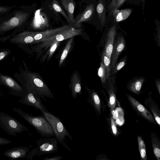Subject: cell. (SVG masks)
Wrapping results in <instances>:
<instances>
[{"mask_svg":"<svg viewBox=\"0 0 160 160\" xmlns=\"http://www.w3.org/2000/svg\"><path fill=\"white\" fill-rule=\"evenodd\" d=\"M42 2V0H40Z\"/></svg>","mask_w":160,"mask_h":160,"instance_id":"cell-45","label":"cell"},{"mask_svg":"<svg viewBox=\"0 0 160 160\" xmlns=\"http://www.w3.org/2000/svg\"><path fill=\"white\" fill-rule=\"evenodd\" d=\"M69 87L71 91L72 98L75 99L77 98V94H82L81 82L79 77L77 73L73 74L71 79Z\"/></svg>","mask_w":160,"mask_h":160,"instance_id":"cell-20","label":"cell"},{"mask_svg":"<svg viewBox=\"0 0 160 160\" xmlns=\"http://www.w3.org/2000/svg\"><path fill=\"white\" fill-rule=\"evenodd\" d=\"M41 6L46 9L52 16L53 21L56 23L61 22L64 24L60 15L64 18L68 24L73 26V23L70 20L66 13L57 0H44L42 1Z\"/></svg>","mask_w":160,"mask_h":160,"instance_id":"cell-6","label":"cell"},{"mask_svg":"<svg viewBox=\"0 0 160 160\" xmlns=\"http://www.w3.org/2000/svg\"><path fill=\"white\" fill-rule=\"evenodd\" d=\"M125 40L122 36L120 35L115 39L111 55V72L116 63L119 56L125 49Z\"/></svg>","mask_w":160,"mask_h":160,"instance_id":"cell-10","label":"cell"},{"mask_svg":"<svg viewBox=\"0 0 160 160\" xmlns=\"http://www.w3.org/2000/svg\"><path fill=\"white\" fill-rule=\"evenodd\" d=\"M73 40V37L70 38L67 43L63 51L60 58L59 62V64L60 65L62 64L67 57V56L72 46Z\"/></svg>","mask_w":160,"mask_h":160,"instance_id":"cell-24","label":"cell"},{"mask_svg":"<svg viewBox=\"0 0 160 160\" xmlns=\"http://www.w3.org/2000/svg\"><path fill=\"white\" fill-rule=\"evenodd\" d=\"M15 6H0V17L6 15L9 13Z\"/></svg>","mask_w":160,"mask_h":160,"instance_id":"cell-31","label":"cell"},{"mask_svg":"<svg viewBox=\"0 0 160 160\" xmlns=\"http://www.w3.org/2000/svg\"><path fill=\"white\" fill-rule=\"evenodd\" d=\"M0 81L4 85L13 91L18 92L22 91V87L14 79L9 76L0 74Z\"/></svg>","mask_w":160,"mask_h":160,"instance_id":"cell-19","label":"cell"},{"mask_svg":"<svg viewBox=\"0 0 160 160\" xmlns=\"http://www.w3.org/2000/svg\"><path fill=\"white\" fill-rule=\"evenodd\" d=\"M112 112L113 115V118L115 120L117 118V117L115 111L113 110L112 111Z\"/></svg>","mask_w":160,"mask_h":160,"instance_id":"cell-43","label":"cell"},{"mask_svg":"<svg viewBox=\"0 0 160 160\" xmlns=\"http://www.w3.org/2000/svg\"><path fill=\"white\" fill-rule=\"evenodd\" d=\"M62 157L60 156H55L52 157H46L43 160H61Z\"/></svg>","mask_w":160,"mask_h":160,"instance_id":"cell-38","label":"cell"},{"mask_svg":"<svg viewBox=\"0 0 160 160\" xmlns=\"http://www.w3.org/2000/svg\"><path fill=\"white\" fill-rule=\"evenodd\" d=\"M35 32L22 31L15 34L9 39L12 44H30L34 43V35Z\"/></svg>","mask_w":160,"mask_h":160,"instance_id":"cell-11","label":"cell"},{"mask_svg":"<svg viewBox=\"0 0 160 160\" xmlns=\"http://www.w3.org/2000/svg\"><path fill=\"white\" fill-rule=\"evenodd\" d=\"M156 87L158 89L159 93H160V83L159 81H157L156 82Z\"/></svg>","mask_w":160,"mask_h":160,"instance_id":"cell-41","label":"cell"},{"mask_svg":"<svg viewBox=\"0 0 160 160\" xmlns=\"http://www.w3.org/2000/svg\"><path fill=\"white\" fill-rule=\"evenodd\" d=\"M102 62L106 68L107 76L109 79L111 73V60L109 58L103 51L102 54Z\"/></svg>","mask_w":160,"mask_h":160,"instance_id":"cell-26","label":"cell"},{"mask_svg":"<svg viewBox=\"0 0 160 160\" xmlns=\"http://www.w3.org/2000/svg\"><path fill=\"white\" fill-rule=\"evenodd\" d=\"M41 112L51 124L58 142L61 144L68 150L70 151L65 142V138L66 136H67L70 140H72V137L65 128L61 120L48 110Z\"/></svg>","mask_w":160,"mask_h":160,"instance_id":"cell-3","label":"cell"},{"mask_svg":"<svg viewBox=\"0 0 160 160\" xmlns=\"http://www.w3.org/2000/svg\"><path fill=\"white\" fill-rule=\"evenodd\" d=\"M37 145V155L51 154L58 151V141L56 138H41L36 141Z\"/></svg>","mask_w":160,"mask_h":160,"instance_id":"cell-9","label":"cell"},{"mask_svg":"<svg viewBox=\"0 0 160 160\" xmlns=\"http://www.w3.org/2000/svg\"><path fill=\"white\" fill-rule=\"evenodd\" d=\"M132 11V9L129 8L122 10H114L111 16L112 21L118 23L126 19L130 16Z\"/></svg>","mask_w":160,"mask_h":160,"instance_id":"cell-21","label":"cell"},{"mask_svg":"<svg viewBox=\"0 0 160 160\" xmlns=\"http://www.w3.org/2000/svg\"><path fill=\"white\" fill-rule=\"evenodd\" d=\"M10 52L11 50L10 49H5L0 51V61L6 57Z\"/></svg>","mask_w":160,"mask_h":160,"instance_id":"cell-34","label":"cell"},{"mask_svg":"<svg viewBox=\"0 0 160 160\" xmlns=\"http://www.w3.org/2000/svg\"><path fill=\"white\" fill-rule=\"evenodd\" d=\"M97 1L83 5L74 18L73 26L81 28L82 23L91 21L96 13V8Z\"/></svg>","mask_w":160,"mask_h":160,"instance_id":"cell-7","label":"cell"},{"mask_svg":"<svg viewBox=\"0 0 160 160\" xmlns=\"http://www.w3.org/2000/svg\"><path fill=\"white\" fill-rule=\"evenodd\" d=\"M52 19L49 13L40 6V8L34 12L29 23L37 28L43 29L50 27Z\"/></svg>","mask_w":160,"mask_h":160,"instance_id":"cell-8","label":"cell"},{"mask_svg":"<svg viewBox=\"0 0 160 160\" xmlns=\"http://www.w3.org/2000/svg\"><path fill=\"white\" fill-rule=\"evenodd\" d=\"M111 126L113 133L114 134H116L117 133V129L114 122L112 119L111 120Z\"/></svg>","mask_w":160,"mask_h":160,"instance_id":"cell-39","label":"cell"},{"mask_svg":"<svg viewBox=\"0 0 160 160\" xmlns=\"http://www.w3.org/2000/svg\"></svg>","mask_w":160,"mask_h":160,"instance_id":"cell-46","label":"cell"},{"mask_svg":"<svg viewBox=\"0 0 160 160\" xmlns=\"http://www.w3.org/2000/svg\"><path fill=\"white\" fill-rule=\"evenodd\" d=\"M127 96L132 105L136 110L141 115H142L147 119L152 122L154 121L152 116L142 105L139 103L130 95L128 94Z\"/></svg>","mask_w":160,"mask_h":160,"instance_id":"cell-18","label":"cell"},{"mask_svg":"<svg viewBox=\"0 0 160 160\" xmlns=\"http://www.w3.org/2000/svg\"><path fill=\"white\" fill-rule=\"evenodd\" d=\"M0 127L10 135L16 136L28 129L13 117L3 112H0Z\"/></svg>","mask_w":160,"mask_h":160,"instance_id":"cell-5","label":"cell"},{"mask_svg":"<svg viewBox=\"0 0 160 160\" xmlns=\"http://www.w3.org/2000/svg\"><path fill=\"white\" fill-rule=\"evenodd\" d=\"M37 3L15 6L0 22V36L13 31L9 35L12 37L17 33L23 31L29 24L34 12L37 10Z\"/></svg>","mask_w":160,"mask_h":160,"instance_id":"cell-1","label":"cell"},{"mask_svg":"<svg viewBox=\"0 0 160 160\" xmlns=\"http://www.w3.org/2000/svg\"><path fill=\"white\" fill-rule=\"evenodd\" d=\"M13 111L33 126L42 137L48 138L55 136L51 124L43 115L33 116L23 112L21 108H13Z\"/></svg>","mask_w":160,"mask_h":160,"instance_id":"cell-2","label":"cell"},{"mask_svg":"<svg viewBox=\"0 0 160 160\" xmlns=\"http://www.w3.org/2000/svg\"><path fill=\"white\" fill-rule=\"evenodd\" d=\"M145 80L143 78H139L135 79L129 84L128 89L134 93H138L140 91Z\"/></svg>","mask_w":160,"mask_h":160,"instance_id":"cell-22","label":"cell"},{"mask_svg":"<svg viewBox=\"0 0 160 160\" xmlns=\"http://www.w3.org/2000/svg\"><path fill=\"white\" fill-rule=\"evenodd\" d=\"M82 29L81 28L71 27L52 36L54 40L61 42L75 36L81 34Z\"/></svg>","mask_w":160,"mask_h":160,"instance_id":"cell-14","label":"cell"},{"mask_svg":"<svg viewBox=\"0 0 160 160\" xmlns=\"http://www.w3.org/2000/svg\"><path fill=\"white\" fill-rule=\"evenodd\" d=\"M27 74L30 82L32 84V89L28 91L45 100V97L49 98H54V96L49 87L37 73L29 72Z\"/></svg>","mask_w":160,"mask_h":160,"instance_id":"cell-4","label":"cell"},{"mask_svg":"<svg viewBox=\"0 0 160 160\" xmlns=\"http://www.w3.org/2000/svg\"><path fill=\"white\" fill-rule=\"evenodd\" d=\"M90 98L88 102L93 105L97 109H99L100 106V100L97 93L94 91L89 92Z\"/></svg>","mask_w":160,"mask_h":160,"instance_id":"cell-25","label":"cell"},{"mask_svg":"<svg viewBox=\"0 0 160 160\" xmlns=\"http://www.w3.org/2000/svg\"><path fill=\"white\" fill-rule=\"evenodd\" d=\"M8 39V38L7 36L4 37H0V42H5Z\"/></svg>","mask_w":160,"mask_h":160,"instance_id":"cell-42","label":"cell"},{"mask_svg":"<svg viewBox=\"0 0 160 160\" xmlns=\"http://www.w3.org/2000/svg\"><path fill=\"white\" fill-rule=\"evenodd\" d=\"M146 0H141L142 7V10H144Z\"/></svg>","mask_w":160,"mask_h":160,"instance_id":"cell-40","label":"cell"},{"mask_svg":"<svg viewBox=\"0 0 160 160\" xmlns=\"http://www.w3.org/2000/svg\"><path fill=\"white\" fill-rule=\"evenodd\" d=\"M38 147H36L32 149L27 155V159L32 160L33 157L35 155H37Z\"/></svg>","mask_w":160,"mask_h":160,"instance_id":"cell-33","label":"cell"},{"mask_svg":"<svg viewBox=\"0 0 160 160\" xmlns=\"http://www.w3.org/2000/svg\"><path fill=\"white\" fill-rule=\"evenodd\" d=\"M71 27L73 26L71 25L67 24L53 29H48L43 32H35L34 35V42L43 41L49 37Z\"/></svg>","mask_w":160,"mask_h":160,"instance_id":"cell-13","label":"cell"},{"mask_svg":"<svg viewBox=\"0 0 160 160\" xmlns=\"http://www.w3.org/2000/svg\"><path fill=\"white\" fill-rule=\"evenodd\" d=\"M127 58V56H125L120 61L115 64L111 71L112 74H115L125 65Z\"/></svg>","mask_w":160,"mask_h":160,"instance_id":"cell-30","label":"cell"},{"mask_svg":"<svg viewBox=\"0 0 160 160\" xmlns=\"http://www.w3.org/2000/svg\"><path fill=\"white\" fill-rule=\"evenodd\" d=\"M12 141L0 137V145L8 144L12 142Z\"/></svg>","mask_w":160,"mask_h":160,"instance_id":"cell-36","label":"cell"},{"mask_svg":"<svg viewBox=\"0 0 160 160\" xmlns=\"http://www.w3.org/2000/svg\"><path fill=\"white\" fill-rule=\"evenodd\" d=\"M73 23L74 20V10L76 2L74 0H57Z\"/></svg>","mask_w":160,"mask_h":160,"instance_id":"cell-16","label":"cell"},{"mask_svg":"<svg viewBox=\"0 0 160 160\" xmlns=\"http://www.w3.org/2000/svg\"><path fill=\"white\" fill-rule=\"evenodd\" d=\"M131 5H140L141 0H116L110 16L107 17H109L112 16L113 11L115 9H119L125 3Z\"/></svg>","mask_w":160,"mask_h":160,"instance_id":"cell-23","label":"cell"},{"mask_svg":"<svg viewBox=\"0 0 160 160\" xmlns=\"http://www.w3.org/2000/svg\"><path fill=\"white\" fill-rule=\"evenodd\" d=\"M96 13L101 26H105L107 18L106 0H98L96 8Z\"/></svg>","mask_w":160,"mask_h":160,"instance_id":"cell-17","label":"cell"},{"mask_svg":"<svg viewBox=\"0 0 160 160\" xmlns=\"http://www.w3.org/2000/svg\"><path fill=\"white\" fill-rule=\"evenodd\" d=\"M98 74L100 78L101 82L103 83H105L106 80L108 79L106 68L102 61L101 62L100 67L98 69Z\"/></svg>","mask_w":160,"mask_h":160,"instance_id":"cell-28","label":"cell"},{"mask_svg":"<svg viewBox=\"0 0 160 160\" xmlns=\"http://www.w3.org/2000/svg\"><path fill=\"white\" fill-rule=\"evenodd\" d=\"M19 101L26 105L34 107L39 109L41 112L47 110L42 104L40 98L30 92H28Z\"/></svg>","mask_w":160,"mask_h":160,"instance_id":"cell-12","label":"cell"},{"mask_svg":"<svg viewBox=\"0 0 160 160\" xmlns=\"http://www.w3.org/2000/svg\"><path fill=\"white\" fill-rule=\"evenodd\" d=\"M7 15L1 17H0V22H1L2 21H3Z\"/></svg>","mask_w":160,"mask_h":160,"instance_id":"cell-44","label":"cell"},{"mask_svg":"<svg viewBox=\"0 0 160 160\" xmlns=\"http://www.w3.org/2000/svg\"><path fill=\"white\" fill-rule=\"evenodd\" d=\"M139 148L141 158L143 159H146V147L144 142L142 138L139 136L138 137Z\"/></svg>","mask_w":160,"mask_h":160,"instance_id":"cell-29","label":"cell"},{"mask_svg":"<svg viewBox=\"0 0 160 160\" xmlns=\"http://www.w3.org/2000/svg\"><path fill=\"white\" fill-rule=\"evenodd\" d=\"M154 152L155 155L157 158V159H159L160 157V149L158 147H154Z\"/></svg>","mask_w":160,"mask_h":160,"instance_id":"cell-37","label":"cell"},{"mask_svg":"<svg viewBox=\"0 0 160 160\" xmlns=\"http://www.w3.org/2000/svg\"><path fill=\"white\" fill-rule=\"evenodd\" d=\"M116 0H106L107 13H108L107 17H109L110 16Z\"/></svg>","mask_w":160,"mask_h":160,"instance_id":"cell-32","label":"cell"},{"mask_svg":"<svg viewBox=\"0 0 160 160\" xmlns=\"http://www.w3.org/2000/svg\"><path fill=\"white\" fill-rule=\"evenodd\" d=\"M60 42L58 41L55 40H54L51 45V46L46 53L43 56V60H45L46 58L48 61L49 60L57 49L59 44Z\"/></svg>","mask_w":160,"mask_h":160,"instance_id":"cell-27","label":"cell"},{"mask_svg":"<svg viewBox=\"0 0 160 160\" xmlns=\"http://www.w3.org/2000/svg\"><path fill=\"white\" fill-rule=\"evenodd\" d=\"M30 149V148L26 147H14L7 150L3 154L12 159L24 158L27 156Z\"/></svg>","mask_w":160,"mask_h":160,"instance_id":"cell-15","label":"cell"},{"mask_svg":"<svg viewBox=\"0 0 160 160\" xmlns=\"http://www.w3.org/2000/svg\"><path fill=\"white\" fill-rule=\"evenodd\" d=\"M79 7H82L83 4H88L93 2H96L98 0H78Z\"/></svg>","mask_w":160,"mask_h":160,"instance_id":"cell-35","label":"cell"}]
</instances>
